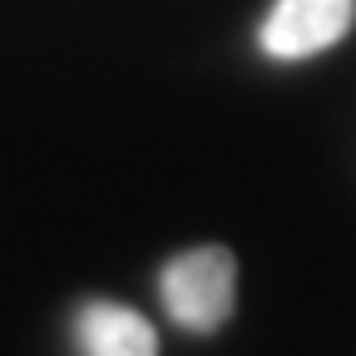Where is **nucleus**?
I'll list each match as a JSON object with an SVG mask.
<instances>
[{"label":"nucleus","mask_w":356,"mask_h":356,"mask_svg":"<svg viewBox=\"0 0 356 356\" xmlns=\"http://www.w3.org/2000/svg\"><path fill=\"white\" fill-rule=\"evenodd\" d=\"M163 307L178 327L188 332H213L228 322L233 312V287H238V267L222 248H193V252H178L163 267Z\"/></svg>","instance_id":"obj_1"},{"label":"nucleus","mask_w":356,"mask_h":356,"mask_svg":"<svg viewBox=\"0 0 356 356\" xmlns=\"http://www.w3.org/2000/svg\"><path fill=\"white\" fill-rule=\"evenodd\" d=\"M356 25V0H277L262 20V50L273 60L322 55Z\"/></svg>","instance_id":"obj_2"},{"label":"nucleus","mask_w":356,"mask_h":356,"mask_svg":"<svg viewBox=\"0 0 356 356\" xmlns=\"http://www.w3.org/2000/svg\"><path fill=\"white\" fill-rule=\"evenodd\" d=\"M79 346L89 356H159L154 327L139 317L134 307L119 302H89L79 312Z\"/></svg>","instance_id":"obj_3"}]
</instances>
